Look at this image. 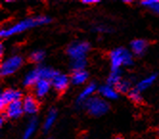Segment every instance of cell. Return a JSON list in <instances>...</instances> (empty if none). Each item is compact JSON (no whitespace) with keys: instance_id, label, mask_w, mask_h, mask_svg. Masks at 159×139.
Instances as JSON below:
<instances>
[{"instance_id":"6da1fadb","label":"cell","mask_w":159,"mask_h":139,"mask_svg":"<svg viewBox=\"0 0 159 139\" xmlns=\"http://www.w3.org/2000/svg\"><path fill=\"white\" fill-rule=\"evenodd\" d=\"M50 21L51 19L45 16L28 17V18H25L23 20L16 22V24L9 26L6 29H2L0 31V36H1V38H9L11 36H14V35H17L22 32H25L31 28L47 24Z\"/></svg>"},{"instance_id":"7a4b0ae2","label":"cell","mask_w":159,"mask_h":139,"mask_svg":"<svg viewBox=\"0 0 159 139\" xmlns=\"http://www.w3.org/2000/svg\"><path fill=\"white\" fill-rule=\"evenodd\" d=\"M109 61L111 70H120V67L123 65L130 66L133 63V58L129 50L119 47L109 53Z\"/></svg>"},{"instance_id":"3957f363","label":"cell","mask_w":159,"mask_h":139,"mask_svg":"<svg viewBox=\"0 0 159 139\" xmlns=\"http://www.w3.org/2000/svg\"><path fill=\"white\" fill-rule=\"evenodd\" d=\"M84 108L92 116H102L109 110V104L99 96H92L84 103Z\"/></svg>"},{"instance_id":"277c9868","label":"cell","mask_w":159,"mask_h":139,"mask_svg":"<svg viewBox=\"0 0 159 139\" xmlns=\"http://www.w3.org/2000/svg\"><path fill=\"white\" fill-rule=\"evenodd\" d=\"M23 63V59L21 56L15 55L6 59L0 66V74L2 77H7L16 72Z\"/></svg>"},{"instance_id":"5b68a950","label":"cell","mask_w":159,"mask_h":139,"mask_svg":"<svg viewBox=\"0 0 159 139\" xmlns=\"http://www.w3.org/2000/svg\"><path fill=\"white\" fill-rule=\"evenodd\" d=\"M90 50V44L87 41H79L70 44L67 47V54L72 61L86 59V55Z\"/></svg>"},{"instance_id":"8992f818","label":"cell","mask_w":159,"mask_h":139,"mask_svg":"<svg viewBox=\"0 0 159 139\" xmlns=\"http://www.w3.org/2000/svg\"><path fill=\"white\" fill-rule=\"evenodd\" d=\"M21 97L22 93L19 90L13 88L5 89L0 95V109H1V110H4L10 104L17 100H21Z\"/></svg>"},{"instance_id":"52a82bcc","label":"cell","mask_w":159,"mask_h":139,"mask_svg":"<svg viewBox=\"0 0 159 139\" xmlns=\"http://www.w3.org/2000/svg\"><path fill=\"white\" fill-rule=\"evenodd\" d=\"M24 113L22 100H17L13 102L4 109V115L9 119H17Z\"/></svg>"},{"instance_id":"ba28073f","label":"cell","mask_w":159,"mask_h":139,"mask_svg":"<svg viewBox=\"0 0 159 139\" xmlns=\"http://www.w3.org/2000/svg\"><path fill=\"white\" fill-rule=\"evenodd\" d=\"M22 105H23L24 112L29 115H34L39 111V104L35 95H26L22 99Z\"/></svg>"},{"instance_id":"9c48e42d","label":"cell","mask_w":159,"mask_h":139,"mask_svg":"<svg viewBox=\"0 0 159 139\" xmlns=\"http://www.w3.org/2000/svg\"><path fill=\"white\" fill-rule=\"evenodd\" d=\"M69 83H70V79L68 78V76L60 72L51 81L52 87L56 91L60 92V93H62V92H64L67 89L68 86H69Z\"/></svg>"},{"instance_id":"30bf717a","label":"cell","mask_w":159,"mask_h":139,"mask_svg":"<svg viewBox=\"0 0 159 139\" xmlns=\"http://www.w3.org/2000/svg\"><path fill=\"white\" fill-rule=\"evenodd\" d=\"M52 86L51 81L48 80H40L37 83V85L34 86L35 90V96L37 98H43L48 92L50 91V88Z\"/></svg>"},{"instance_id":"8fae6325","label":"cell","mask_w":159,"mask_h":139,"mask_svg":"<svg viewBox=\"0 0 159 139\" xmlns=\"http://www.w3.org/2000/svg\"><path fill=\"white\" fill-rule=\"evenodd\" d=\"M99 94L102 96V98H104L105 100H115L118 98V91L114 86H111L109 85H105L102 86L98 88Z\"/></svg>"},{"instance_id":"7c38bea8","label":"cell","mask_w":159,"mask_h":139,"mask_svg":"<svg viewBox=\"0 0 159 139\" xmlns=\"http://www.w3.org/2000/svg\"><path fill=\"white\" fill-rule=\"evenodd\" d=\"M97 89V86L94 83H90L88 84L83 90L82 92L80 93V95L78 96V99H77V102L79 105H84V103L85 101H87L89 98H91L92 95L94 94V92L96 91Z\"/></svg>"},{"instance_id":"4fadbf2b","label":"cell","mask_w":159,"mask_h":139,"mask_svg":"<svg viewBox=\"0 0 159 139\" xmlns=\"http://www.w3.org/2000/svg\"><path fill=\"white\" fill-rule=\"evenodd\" d=\"M148 45H149V43H148L145 39H134L130 43V49L134 55L142 56L146 52V50L148 48Z\"/></svg>"},{"instance_id":"5bb4252c","label":"cell","mask_w":159,"mask_h":139,"mask_svg":"<svg viewBox=\"0 0 159 139\" xmlns=\"http://www.w3.org/2000/svg\"><path fill=\"white\" fill-rule=\"evenodd\" d=\"M40 75H39V68H35L31 70L24 78L23 81V84L25 86L27 87H31V86H35L37 85V83L39 81H40Z\"/></svg>"},{"instance_id":"9a60e30c","label":"cell","mask_w":159,"mask_h":139,"mask_svg":"<svg viewBox=\"0 0 159 139\" xmlns=\"http://www.w3.org/2000/svg\"><path fill=\"white\" fill-rule=\"evenodd\" d=\"M88 79V73L85 70L83 71H74L70 78L71 83L75 86H80L84 84Z\"/></svg>"},{"instance_id":"2e32d148","label":"cell","mask_w":159,"mask_h":139,"mask_svg":"<svg viewBox=\"0 0 159 139\" xmlns=\"http://www.w3.org/2000/svg\"><path fill=\"white\" fill-rule=\"evenodd\" d=\"M156 80V75H150L148 76L144 79H142L139 83H137L135 86V89H137L138 91L142 92V91H145L146 89L149 88Z\"/></svg>"},{"instance_id":"e0dca14e","label":"cell","mask_w":159,"mask_h":139,"mask_svg":"<svg viewBox=\"0 0 159 139\" xmlns=\"http://www.w3.org/2000/svg\"><path fill=\"white\" fill-rule=\"evenodd\" d=\"M57 116H58V114H57V111L55 109H51L48 112L47 116L45 118L44 123H43V130L45 132H48L52 128L57 120Z\"/></svg>"},{"instance_id":"ac0fdd59","label":"cell","mask_w":159,"mask_h":139,"mask_svg":"<svg viewBox=\"0 0 159 139\" xmlns=\"http://www.w3.org/2000/svg\"><path fill=\"white\" fill-rule=\"evenodd\" d=\"M37 128H38V120L36 118L31 119V121L28 123L26 129L23 132V137L22 138L23 139H30L34 135V133L36 132Z\"/></svg>"},{"instance_id":"d6986e66","label":"cell","mask_w":159,"mask_h":139,"mask_svg":"<svg viewBox=\"0 0 159 139\" xmlns=\"http://www.w3.org/2000/svg\"><path fill=\"white\" fill-rule=\"evenodd\" d=\"M122 81V75L120 70H112L109 76L107 77V85L111 86H116L120 82Z\"/></svg>"},{"instance_id":"ffe728a7","label":"cell","mask_w":159,"mask_h":139,"mask_svg":"<svg viewBox=\"0 0 159 139\" xmlns=\"http://www.w3.org/2000/svg\"><path fill=\"white\" fill-rule=\"evenodd\" d=\"M141 5L150 9L154 14L159 15V0H143Z\"/></svg>"},{"instance_id":"44dd1931","label":"cell","mask_w":159,"mask_h":139,"mask_svg":"<svg viewBox=\"0 0 159 139\" xmlns=\"http://www.w3.org/2000/svg\"><path fill=\"white\" fill-rule=\"evenodd\" d=\"M116 90L118 91V93H129V91L131 90V84L127 80H122L121 82L115 86Z\"/></svg>"},{"instance_id":"7402d4cb","label":"cell","mask_w":159,"mask_h":139,"mask_svg":"<svg viewBox=\"0 0 159 139\" xmlns=\"http://www.w3.org/2000/svg\"><path fill=\"white\" fill-rule=\"evenodd\" d=\"M44 58H45V52L42 50H37V51H34L31 53V55L29 57V60L31 63H39L44 60Z\"/></svg>"},{"instance_id":"603a6c76","label":"cell","mask_w":159,"mask_h":139,"mask_svg":"<svg viewBox=\"0 0 159 139\" xmlns=\"http://www.w3.org/2000/svg\"><path fill=\"white\" fill-rule=\"evenodd\" d=\"M86 59H81V60H75L72 61V69L74 71H83L84 70V67L86 66Z\"/></svg>"},{"instance_id":"cb8c5ba5","label":"cell","mask_w":159,"mask_h":139,"mask_svg":"<svg viewBox=\"0 0 159 139\" xmlns=\"http://www.w3.org/2000/svg\"><path fill=\"white\" fill-rule=\"evenodd\" d=\"M129 98L132 102H134V103H136V104H139V103L142 102L141 92L138 91L137 89H135V88H133V89H131V90L129 91Z\"/></svg>"},{"instance_id":"d4e9b609","label":"cell","mask_w":159,"mask_h":139,"mask_svg":"<svg viewBox=\"0 0 159 139\" xmlns=\"http://www.w3.org/2000/svg\"><path fill=\"white\" fill-rule=\"evenodd\" d=\"M95 31L96 32H99V33H108L110 32V28L107 27V26H103V25H99V26H96L95 27Z\"/></svg>"},{"instance_id":"484cf974","label":"cell","mask_w":159,"mask_h":139,"mask_svg":"<svg viewBox=\"0 0 159 139\" xmlns=\"http://www.w3.org/2000/svg\"><path fill=\"white\" fill-rule=\"evenodd\" d=\"M100 1L99 0H83L82 3L83 4H85V5H92V4H97L99 3Z\"/></svg>"},{"instance_id":"4316f807","label":"cell","mask_w":159,"mask_h":139,"mask_svg":"<svg viewBox=\"0 0 159 139\" xmlns=\"http://www.w3.org/2000/svg\"><path fill=\"white\" fill-rule=\"evenodd\" d=\"M0 49H1V51H0V53H1V56L3 55V53H4V47H3V45L1 44V46H0Z\"/></svg>"},{"instance_id":"83f0119b","label":"cell","mask_w":159,"mask_h":139,"mask_svg":"<svg viewBox=\"0 0 159 139\" xmlns=\"http://www.w3.org/2000/svg\"><path fill=\"white\" fill-rule=\"evenodd\" d=\"M114 139H124V138H123L122 136H116V137H115Z\"/></svg>"},{"instance_id":"f1b7e54d","label":"cell","mask_w":159,"mask_h":139,"mask_svg":"<svg viewBox=\"0 0 159 139\" xmlns=\"http://www.w3.org/2000/svg\"><path fill=\"white\" fill-rule=\"evenodd\" d=\"M125 3H131V1H129V0H126V1H124Z\"/></svg>"},{"instance_id":"f546056e","label":"cell","mask_w":159,"mask_h":139,"mask_svg":"<svg viewBox=\"0 0 159 139\" xmlns=\"http://www.w3.org/2000/svg\"><path fill=\"white\" fill-rule=\"evenodd\" d=\"M47 139H51V138H47Z\"/></svg>"}]
</instances>
